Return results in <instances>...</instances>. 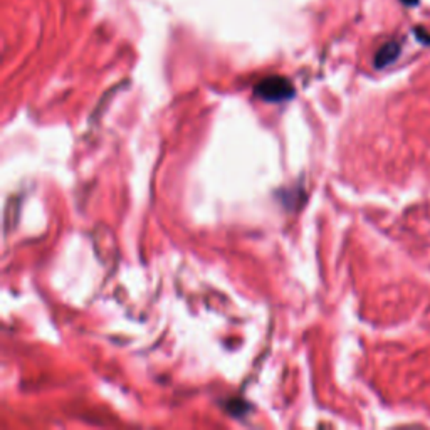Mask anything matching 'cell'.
Wrapping results in <instances>:
<instances>
[{
    "label": "cell",
    "mask_w": 430,
    "mask_h": 430,
    "mask_svg": "<svg viewBox=\"0 0 430 430\" xmlns=\"http://www.w3.org/2000/svg\"><path fill=\"white\" fill-rule=\"evenodd\" d=\"M255 96L267 103H281V101L291 100L295 96V88L286 78L281 76H271V78L262 79L261 83L255 86Z\"/></svg>",
    "instance_id": "cell-1"
},
{
    "label": "cell",
    "mask_w": 430,
    "mask_h": 430,
    "mask_svg": "<svg viewBox=\"0 0 430 430\" xmlns=\"http://www.w3.org/2000/svg\"><path fill=\"white\" fill-rule=\"evenodd\" d=\"M400 54V46L397 42H387L383 48L377 53V58H375V66L377 67H385L389 66L398 58Z\"/></svg>",
    "instance_id": "cell-2"
},
{
    "label": "cell",
    "mask_w": 430,
    "mask_h": 430,
    "mask_svg": "<svg viewBox=\"0 0 430 430\" xmlns=\"http://www.w3.org/2000/svg\"><path fill=\"white\" fill-rule=\"evenodd\" d=\"M247 408H249V407H247L246 402H242V400H232L231 405H229V412H231L232 415L241 417V415L246 414Z\"/></svg>",
    "instance_id": "cell-3"
},
{
    "label": "cell",
    "mask_w": 430,
    "mask_h": 430,
    "mask_svg": "<svg viewBox=\"0 0 430 430\" xmlns=\"http://www.w3.org/2000/svg\"><path fill=\"white\" fill-rule=\"evenodd\" d=\"M403 4H405V6H408V7H415L417 4H419V0H402Z\"/></svg>",
    "instance_id": "cell-4"
}]
</instances>
